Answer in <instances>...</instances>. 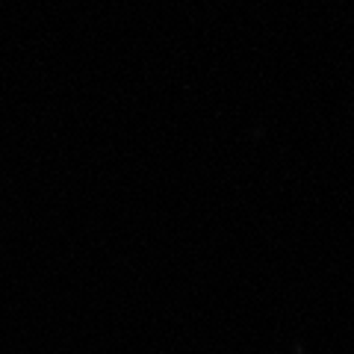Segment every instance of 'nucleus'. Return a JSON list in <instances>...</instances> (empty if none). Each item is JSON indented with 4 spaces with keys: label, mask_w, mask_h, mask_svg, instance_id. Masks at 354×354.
<instances>
[]
</instances>
